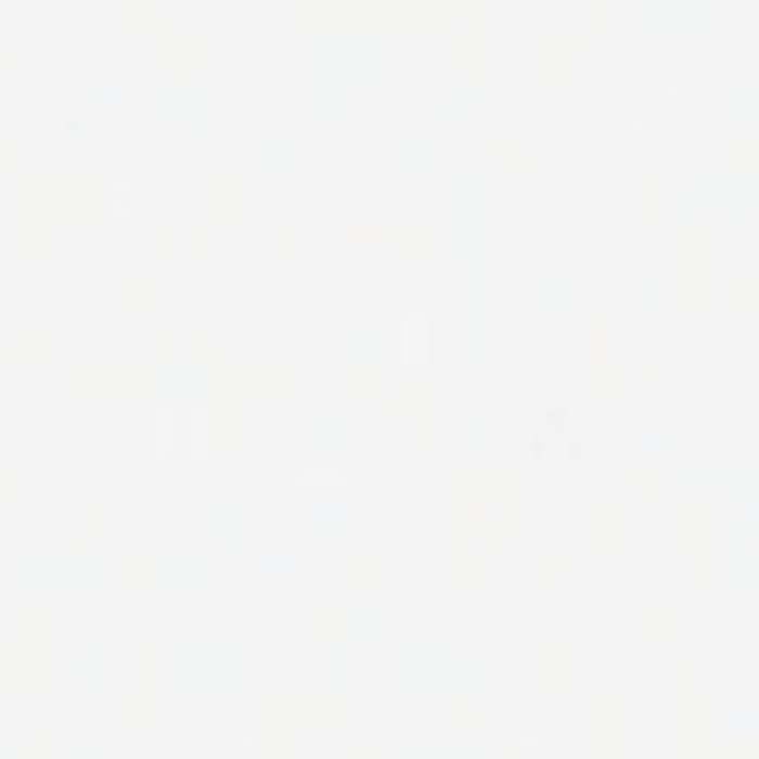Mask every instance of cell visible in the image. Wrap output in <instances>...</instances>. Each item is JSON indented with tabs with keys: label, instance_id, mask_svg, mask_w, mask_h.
Masks as SVG:
<instances>
[{
	"label": "cell",
	"instance_id": "cell-1",
	"mask_svg": "<svg viewBox=\"0 0 759 759\" xmlns=\"http://www.w3.org/2000/svg\"><path fill=\"white\" fill-rule=\"evenodd\" d=\"M436 401L446 410H480L487 403V371L475 362H454L436 369Z\"/></svg>",
	"mask_w": 759,
	"mask_h": 759
},
{
	"label": "cell",
	"instance_id": "cell-2",
	"mask_svg": "<svg viewBox=\"0 0 759 759\" xmlns=\"http://www.w3.org/2000/svg\"><path fill=\"white\" fill-rule=\"evenodd\" d=\"M391 78L407 83L439 78V42L430 36H401L389 48Z\"/></svg>",
	"mask_w": 759,
	"mask_h": 759
},
{
	"label": "cell",
	"instance_id": "cell-3",
	"mask_svg": "<svg viewBox=\"0 0 759 759\" xmlns=\"http://www.w3.org/2000/svg\"><path fill=\"white\" fill-rule=\"evenodd\" d=\"M66 167L68 172H80V176L111 172L113 167L111 128H68Z\"/></svg>",
	"mask_w": 759,
	"mask_h": 759
},
{
	"label": "cell",
	"instance_id": "cell-4",
	"mask_svg": "<svg viewBox=\"0 0 759 759\" xmlns=\"http://www.w3.org/2000/svg\"><path fill=\"white\" fill-rule=\"evenodd\" d=\"M202 160L211 172H246L253 164V134L244 128H217L205 134Z\"/></svg>",
	"mask_w": 759,
	"mask_h": 759
},
{
	"label": "cell",
	"instance_id": "cell-5",
	"mask_svg": "<svg viewBox=\"0 0 759 759\" xmlns=\"http://www.w3.org/2000/svg\"><path fill=\"white\" fill-rule=\"evenodd\" d=\"M391 229L380 223H353L347 229V265L353 270L391 268Z\"/></svg>",
	"mask_w": 759,
	"mask_h": 759
},
{
	"label": "cell",
	"instance_id": "cell-6",
	"mask_svg": "<svg viewBox=\"0 0 759 759\" xmlns=\"http://www.w3.org/2000/svg\"><path fill=\"white\" fill-rule=\"evenodd\" d=\"M451 285V338L458 362H472L475 357V276L460 270Z\"/></svg>",
	"mask_w": 759,
	"mask_h": 759
},
{
	"label": "cell",
	"instance_id": "cell-7",
	"mask_svg": "<svg viewBox=\"0 0 759 759\" xmlns=\"http://www.w3.org/2000/svg\"><path fill=\"white\" fill-rule=\"evenodd\" d=\"M581 451V434L576 419L564 410H546L540 413V422L535 427L531 439V454L535 458H549V454H564L576 458Z\"/></svg>",
	"mask_w": 759,
	"mask_h": 759
},
{
	"label": "cell",
	"instance_id": "cell-8",
	"mask_svg": "<svg viewBox=\"0 0 759 759\" xmlns=\"http://www.w3.org/2000/svg\"><path fill=\"white\" fill-rule=\"evenodd\" d=\"M157 492L164 502H200L205 496L202 463L190 458H172L157 469Z\"/></svg>",
	"mask_w": 759,
	"mask_h": 759
},
{
	"label": "cell",
	"instance_id": "cell-9",
	"mask_svg": "<svg viewBox=\"0 0 759 759\" xmlns=\"http://www.w3.org/2000/svg\"><path fill=\"white\" fill-rule=\"evenodd\" d=\"M347 167L357 176H374L391 169V137L386 131H350Z\"/></svg>",
	"mask_w": 759,
	"mask_h": 759
},
{
	"label": "cell",
	"instance_id": "cell-10",
	"mask_svg": "<svg viewBox=\"0 0 759 759\" xmlns=\"http://www.w3.org/2000/svg\"><path fill=\"white\" fill-rule=\"evenodd\" d=\"M480 15H484V30H487V34L516 36L535 30V7H531V3H523V0L487 3Z\"/></svg>",
	"mask_w": 759,
	"mask_h": 759
},
{
	"label": "cell",
	"instance_id": "cell-11",
	"mask_svg": "<svg viewBox=\"0 0 759 759\" xmlns=\"http://www.w3.org/2000/svg\"><path fill=\"white\" fill-rule=\"evenodd\" d=\"M68 635L95 641L111 635V605L107 603H72L68 605Z\"/></svg>",
	"mask_w": 759,
	"mask_h": 759
},
{
	"label": "cell",
	"instance_id": "cell-12",
	"mask_svg": "<svg viewBox=\"0 0 759 759\" xmlns=\"http://www.w3.org/2000/svg\"><path fill=\"white\" fill-rule=\"evenodd\" d=\"M294 632H297V605L285 600L256 605L258 638H291Z\"/></svg>",
	"mask_w": 759,
	"mask_h": 759
},
{
	"label": "cell",
	"instance_id": "cell-13",
	"mask_svg": "<svg viewBox=\"0 0 759 759\" xmlns=\"http://www.w3.org/2000/svg\"><path fill=\"white\" fill-rule=\"evenodd\" d=\"M68 34H107L113 24L111 3H68L66 10Z\"/></svg>",
	"mask_w": 759,
	"mask_h": 759
},
{
	"label": "cell",
	"instance_id": "cell-14",
	"mask_svg": "<svg viewBox=\"0 0 759 759\" xmlns=\"http://www.w3.org/2000/svg\"><path fill=\"white\" fill-rule=\"evenodd\" d=\"M454 626L463 632V638H480V632H484V608L478 603H446L442 605V632L448 635Z\"/></svg>",
	"mask_w": 759,
	"mask_h": 759
},
{
	"label": "cell",
	"instance_id": "cell-15",
	"mask_svg": "<svg viewBox=\"0 0 759 759\" xmlns=\"http://www.w3.org/2000/svg\"><path fill=\"white\" fill-rule=\"evenodd\" d=\"M338 211V190L335 181L321 176L312 181V217L314 220H333Z\"/></svg>",
	"mask_w": 759,
	"mask_h": 759
},
{
	"label": "cell",
	"instance_id": "cell-16",
	"mask_svg": "<svg viewBox=\"0 0 759 759\" xmlns=\"http://www.w3.org/2000/svg\"><path fill=\"white\" fill-rule=\"evenodd\" d=\"M169 422H172V427H169V448H172V454L176 458H188L190 454V442H193V427H190V413H184V410H179V413L169 415Z\"/></svg>",
	"mask_w": 759,
	"mask_h": 759
},
{
	"label": "cell",
	"instance_id": "cell-17",
	"mask_svg": "<svg viewBox=\"0 0 759 759\" xmlns=\"http://www.w3.org/2000/svg\"><path fill=\"white\" fill-rule=\"evenodd\" d=\"M18 119V92L12 83H0V125H12Z\"/></svg>",
	"mask_w": 759,
	"mask_h": 759
},
{
	"label": "cell",
	"instance_id": "cell-18",
	"mask_svg": "<svg viewBox=\"0 0 759 759\" xmlns=\"http://www.w3.org/2000/svg\"><path fill=\"white\" fill-rule=\"evenodd\" d=\"M442 350H446V338H442V321L434 318L430 321V333H427V359L439 362L442 359Z\"/></svg>",
	"mask_w": 759,
	"mask_h": 759
},
{
	"label": "cell",
	"instance_id": "cell-19",
	"mask_svg": "<svg viewBox=\"0 0 759 759\" xmlns=\"http://www.w3.org/2000/svg\"><path fill=\"white\" fill-rule=\"evenodd\" d=\"M15 635V605L0 603V638Z\"/></svg>",
	"mask_w": 759,
	"mask_h": 759
}]
</instances>
